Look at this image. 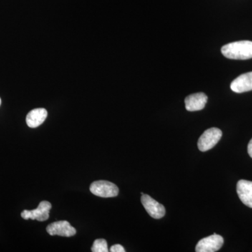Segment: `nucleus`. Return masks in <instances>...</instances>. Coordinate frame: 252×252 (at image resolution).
I'll return each mask as SVG.
<instances>
[{
  "label": "nucleus",
  "instance_id": "obj_1",
  "mask_svg": "<svg viewBox=\"0 0 252 252\" xmlns=\"http://www.w3.org/2000/svg\"><path fill=\"white\" fill-rule=\"evenodd\" d=\"M221 53L225 58L233 60L252 59V41H238L230 43L221 48Z\"/></svg>",
  "mask_w": 252,
  "mask_h": 252
},
{
  "label": "nucleus",
  "instance_id": "obj_2",
  "mask_svg": "<svg viewBox=\"0 0 252 252\" xmlns=\"http://www.w3.org/2000/svg\"><path fill=\"white\" fill-rule=\"evenodd\" d=\"M91 193L101 198H113L119 194L117 186L108 181H96L90 187Z\"/></svg>",
  "mask_w": 252,
  "mask_h": 252
},
{
  "label": "nucleus",
  "instance_id": "obj_3",
  "mask_svg": "<svg viewBox=\"0 0 252 252\" xmlns=\"http://www.w3.org/2000/svg\"><path fill=\"white\" fill-rule=\"evenodd\" d=\"M221 137V130L217 127H212L205 130L198 140L199 150L204 152L213 148L218 143Z\"/></svg>",
  "mask_w": 252,
  "mask_h": 252
},
{
  "label": "nucleus",
  "instance_id": "obj_4",
  "mask_svg": "<svg viewBox=\"0 0 252 252\" xmlns=\"http://www.w3.org/2000/svg\"><path fill=\"white\" fill-rule=\"evenodd\" d=\"M223 245V238L220 235H214L200 240L195 247L197 252H215L220 250Z\"/></svg>",
  "mask_w": 252,
  "mask_h": 252
},
{
  "label": "nucleus",
  "instance_id": "obj_5",
  "mask_svg": "<svg viewBox=\"0 0 252 252\" xmlns=\"http://www.w3.org/2000/svg\"><path fill=\"white\" fill-rule=\"evenodd\" d=\"M51 209V204L48 201H41L35 210H24L21 213V217L24 220H37L44 221L49 218V212Z\"/></svg>",
  "mask_w": 252,
  "mask_h": 252
},
{
  "label": "nucleus",
  "instance_id": "obj_6",
  "mask_svg": "<svg viewBox=\"0 0 252 252\" xmlns=\"http://www.w3.org/2000/svg\"><path fill=\"white\" fill-rule=\"evenodd\" d=\"M141 202L146 211L148 212L149 215L156 220H159L165 216V209L163 205L158 203L157 200H154L152 197L147 194L142 195Z\"/></svg>",
  "mask_w": 252,
  "mask_h": 252
},
{
  "label": "nucleus",
  "instance_id": "obj_7",
  "mask_svg": "<svg viewBox=\"0 0 252 252\" xmlns=\"http://www.w3.org/2000/svg\"><path fill=\"white\" fill-rule=\"evenodd\" d=\"M50 235H59L62 237H72L77 233V230L67 220H59L51 223L46 228Z\"/></svg>",
  "mask_w": 252,
  "mask_h": 252
},
{
  "label": "nucleus",
  "instance_id": "obj_8",
  "mask_svg": "<svg viewBox=\"0 0 252 252\" xmlns=\"http://www.w3.org/2000/svg\"><path fill=\"white\" fill-rule=\"evenodd\" d=\"M207 102V96L203 93L190 94L185 99L186 109L189 112H195L204 109Z\"/></svg>",
  "mask_w": 252,
  "mask_h": 252
},
{
  "label": "nucleus",
  "instance_id": "obj_9",
  "mask_svg": "<svg viewBox=\"0 0 252 252\" xmlns=\"http://www.w3.org/2000/svg\"><path fill=\"white\" fill-rule=\"evenodd\" d=\"M230 89L237 94L252 91V72L245 73L237 77L230 84Z\"/></svg>",
  "mask_w": 252,
  "mask_h": 252
},
{
  "label": "nucleus",
  "instance_id": "obj_10",
  "mask_svg": "<svg viewBox=\"0 0 252 252\" xmlns=\"http://www.w3.org/2000/svg\"><path fill=\"white\" fill-rule=\"evenodd\" d=\"M237 193L246 206L252 208V182L240 180L237 184Z\"/></svg>",
  "mask_w": 252,
  "mask_h": 252
},
{
  "label": "nucleus",
  "instance_id": "obj_11",
  "mask_svg": "<svg viewBox=\"0 0 252 252\" xmlns=\"http://www.w3.org/2000/svg\"><path fill=\"white\" fill-rule=\"evenodd\" d=\"M47 111L44 108L33 109L28 113L26 117V123L30 127H37L41 125L47 117Z\"/></svg>",
  "mask_w": 252,
  "mask_h": 252
},
{
  "label": "nucleus",
  "instance_id": "obj_12",
  "mask_svg": "<svg viewBox=\"0 0 252 252\" xmlns=\"http://www.w3.org/2000/svg\"><path fill=\"white\" fill-rule=\"evenodd\" d=\"M91 251L93 252H108L107 243L104 239H97L94 240Z\"/></svg>",
  "mask_w": 252,
  "mask_h": 252
},
{
  "label": "nucleus",
  "instance_id": "obj_13",
  "mask_svg": "<svg viewBox=\"0 0 252 252\" xmlns=\"http://www.w3.org/2000/svg\"><path fill=\"white\" fill-rule=\"evenodd\" d=\"M109 251L112 252H125V249L121 245H114L111 247Z\"/></svg>",
  "mask_w": 252,
  "mask_h": 252
},
{
  "label": "nucleus",
  "instance_id": "obj_14",
  "mask_svg": "<svg viewBox=\"0 0 252 252\" xmlns=\"http://www.w3.org/2000/svg\"><path fill=\"white\" fill-rule=\"evenodd\" d=\"M248 152L249 155H250V157L252 158V139L250 140V143L248 144Z\"/></svg>",
  "mask_w": 252,
  "mask_h": 252
},
{
  "label": "nucleus",
  "instance_id": "obj_15",
  "mask_svg": "<svg viewBox=\"0 0 252 252\" xmlns=\"http://www.w3.org/2000/svg\"><path fill=\"white\" fill-rule=\"evenodd\" d=\"M0 104H1V98H0Z\"/></svg>",
  "mask_w": 252,
  "mask_h": 252
}]
</instances>
